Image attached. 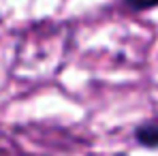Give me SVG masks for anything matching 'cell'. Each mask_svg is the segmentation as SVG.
I'll use <instances>...</instances> for the list:
<instances>
[{"label":"cell","mask_w":158,"mask_h":156,"mask_svg":"<svg viewBox=\"0 0 158 156\" xmlns=\"http://www.w3.org/2000/svg\"><path fill=\"white\" fill-rule=\"evenodd\" d=\"M135 135H137V139H139L143 145H148V148L158 145V124H143V126L137 129Z\"/></svg>","instance_id":"6da1fadb"},{"label":"cell","mask_w":158,"mask_h":156,"mask_svg":"<svg viewBox=\"0 0 158 156\" xmlns=\"http://www.w3.org/2000/svg\"><path fill=\"white\" fill-rule=\"evenodd\" d=\"M124 4L131 11H148V9L158 6V0H124Z\"/></svg>","instance_id":"7a4b0ae2"}]
</instances>
